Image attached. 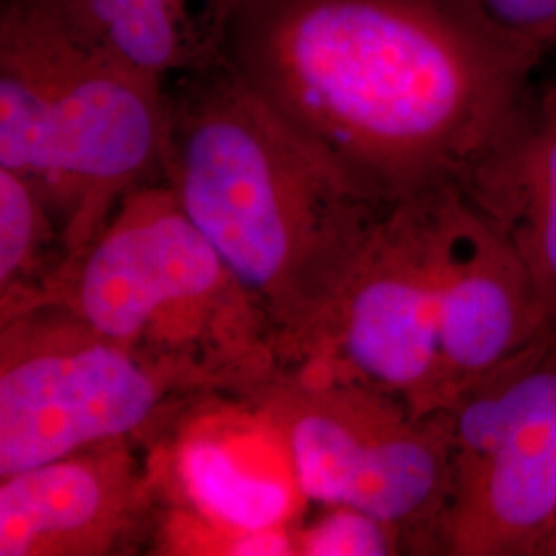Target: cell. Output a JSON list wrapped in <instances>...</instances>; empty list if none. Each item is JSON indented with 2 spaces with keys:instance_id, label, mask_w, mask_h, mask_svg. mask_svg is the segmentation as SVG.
Returning <instances> with one entry per match:
<instances>
[{
  "instance_id": "cell-1",
  "label": "cell",
  "mask_w": 556,
  "mask_h": 556,
  "mask_svg": "<svg viewBox=\"0 0 556 556\" xmlns=\"http://www.w3.org/2000/svg\"><path fill=\"white\" fill-rule=\"evenodd\" d=\"M220 56L381 202L462 188L544 59L466 0H243Z\"/></svg>"
},
{
  "instance_id": "cell-2",
  "label": "cell",
  "mask_w": 556,
  "mask_h": 556,
  "mask_svg": "<svg viewBox=\"0 0 556 556\" xmlns=\"http://www.w3.org/2000/svg\"><path fill=\"white\" fill-rule=\"evenodd\" d=\"M163 181L268 319L282 374L328 349L383 211L219 56L165 80Z\"/></svg>"
},
{
  "instance_id": "cell-3",
  "label": "cell",
  "mask_w": 556,
  "mask_h": 556,
  "mask_svg": "<svg viewBox=\"0 0 556 556\" xmlns=\"http://www.w3.org/2000/svg\"><path fill=\"white\" fill-rule=\"evenodd\" d=\"M165 80L89 38L59 0L0 17V167L27 179L75 256L122 200L163 179Z\"/></svg>"
},
{
  "instance_id": "cell-4",
  "label": "cell",
  "mask_w": 556,
  "mask_h": 556,
  "mask_svg": "<svg viewBox=\"0 0 556 556\" xmlns=\"http://www.w3.org/2000/svg\"><path fill=\"white\" fill-rule=\"evenodd\" d=\"M36 305H56L213 396L252 404L285 371L268 319L163 179L122 200Z\"/></svg>"
},
{
  "instance_id": "cell-5",
  "label": "cell",
  "mask_w": 556,
  "mask_h": 556,
  "mask_svg": "<svg viewBox=\"0 0 556 556\" xmlns=\"http://www.w3.org/2000/svg\"><path fill=\"white\" fill-rule=\"evenodd\" d=\"M208 397L56 305L29 307L0 319V478L119 439L155 445Z\"/></svg>"
},
{
  "instance_id": "cell-6",
  "label": "cell",
  "mask_w": 556,
  "mask_h": 556,
  "mask_svg": "<svg viewBox=\"0 0 556 556\" xmlns=\"http://www.w3.org/2000/svg\"><path fill=\"white\" fill-rule=\"evenodd\" d=\"M252 406L280 439L301 498L379 517L408 536L410 555L431 553L452 484L443 410L418 415L365 381L305 374L278 376Z\"/></svg>"
},
{
  "instance_id": "cell-7",
  "label": "cell",
  "mask_w": 556,
  "mask_h": 556,
  "mask_svg": "<svg viewBox=\"0 0 556 556\" xmlns=\"http://www.w3.org/2000/svg\"><path fill=\"white\" fill-rule=\"evenodd\" d=\"M443 413L452 484L429 555L544 556L556 532V328Z\"/></svg>"
},
{
  "instance_id": "cell-8",
  "label": "cell",
  "mask_w": 556,
  "mask_h": 556,
  "mask_svg": "<svg viewBox=\"0 0 556 556\" xmlns=\"http://www.w3.org/2000/svg\"><path fill=\"white\" fill-rule=\"evenodd\" d=\"M452 190L383 211L340 299L326 353L291 374L358 379L402 397L418 415L443 410L439 299Z\"/></svg>"
},
{
  "instance_id": "cell-9",
  "label": "cell",
  "mask_w": 556,
  "mask_h": 556,
  "mask_svg": "<svg viewBox=\"0 0 556 556\" xmlns=\"http://www.w3.org/2000/svg\"><path fill=\"white\" fill-rule=\"evenodd\" d=\"M233 402H200L153 445L160 480L153 555L239 556L250 532L293 523L298 484L256 456L262 417L250 402L231 417Z\"/></svg>"
},
{
  "instance_id": "cell-10",
  "label": "cell",
  "mask_w": 556,
  "mask_h": 556,
  "mask_svg": "<svg viewBox=\"0 0 556 556\" xmlns=\"http://www.w3.org/2000/svg\"><path fill=\"white\" fill-rule=\"evenodd\" d=\"M153 445L119 439L0 478V556L153 555Z\"/></svg>"
},
{
  "instance_id": "cell-11",
  "label": "cell",
  "mask_w": 556,
  "mask_h": 556,
  "mask_svg": "<svg viewBox=\"0 0 556 556\" xmlns=\"http://www.w3.org/2000/svg\"><path fill=\"white\" fill-rule=\"evenodd\" d=\"M548 330L553 324L516 248L454 188L445 211L439 299L443 410Z\"/></svg>"
},
{
  "instance_id": "cell-12",
  "label": "cell",
  "mask_w": 556,
  "mask_h": 556,
  "mask_svg": "<svg viewBox=\"0 0 556 556\" xmlns=\"http://www.w3.org/2000/svg\"><path fill=\"white\" fill-rule=\"evenodd\" d=\"M459 190L511 241L556 328V77L532 83Z\"/></svg>"
},
{
  "instance_id": "cell-13",
  "label": "cell",
  "mask_w": 556,
  "mask_h": 556,
  "mask_svg": "<svg viewBox=\"0 0 556 556\" xmlns=\"http://www.w3.org/2000/svg\"><path fill=\"white\" fill-rule=\"evenodd\" d=\"M89 38L155 79L169 80L220 56L243 0H59Z\"/></svg>"
},
{
  "instance_id": "cell-14",
  "label": "cell",
  "mask_w": 556,
  "mask_h": 556,
  "mask_svg": "<svg viewBox=\"0 0 556 556\" xmlns=\"http://www.w3.org/2000/svg\"><path fill=\"white\" fill-rule=\"evenodd\" d=\"M64 262L59 225L40 192L0 167V319L34 305Z\"/></svg>"
},
{
  "instance_id": "cell-15",
  "label": "cell",
  "mask_w": 556,
  "mask_h": 556,
  "mask_svg": "<svg viewBox=\"0 0 556 556\" xmlns=\"http://www.w3.org/2000/svg\"><path fill=\"white\" fill-rule=\"evenodd\" d=\"M299 556L410 555L408 536L379 517L346 505L324 507L298 528Z\"/></svg>"
},
{
  "instance_id": "cell-16",
  "label": "cell",
  "mask_w": 556,
  "mask_h": 556,
  "mask_svg": "<svg viewBox=\"0 0 556 556\" xmlns=\"http://www.w3.org/2000/svg\"><path fill=\"white\" fill-rule=\"evenodd\" d=\"M482 20L540 56L556 48V0H466Z\"/></svg>"
},
{
  "instance_id": "cell-17",
  "label": "cell",
  "mask_w": 556,
  "mask_h": 556,
  "mask_svg": "<svg viewBox=\"0 0 556 556\" xmlns=\"http://www.w3.org/2000/svg\"><path fill=\"white\" fill-rule=\"evenodd\" d=\"M544 556H556V532L555 536H553V540L548 542V546H546V553H544Z\"/></svg>"
}]
</instances>
